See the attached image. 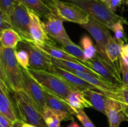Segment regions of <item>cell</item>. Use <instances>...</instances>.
Segmentation results:
<instances>
[{
  "label": "cell",
  "instance_id": "1",
  "mask_svg": "<svg viewBox=\"0 0 128 127\" xmlns=\"http://www.w3.org/2000/svg\"><path fill=\"white\" fill-rule=\"evenodd\" d=\"M83 11L109 29L118 22L128 24L124 17L111 11L100 0H61Z\"/></svg>",
  "mask_w": 128,
  "mask_h": 127
},
{
  "label": "cell",
  "instance_id": "2",
  "mask_svg": "<svg viewBox=\"0 0 128 127\" xmlns=\"http://www.w3.org/2000/svg\"><path fill=\"white\" fill-rule=\"evenodd\" d=\"M12 93L19 119L36 127H48L39 107L23 90Z\"/></svg>",
  "mask_w": 128,
  "mask_h": 127
},
{
  "label": "cell",
  "instance_id": "3",
  "mask_svg": "<svg viewBox=\"0 0 128 127\" xmlns=\"http://www.w3.org/2000/svg\"><path fill=\"white\" fill-rule=\"evenodd\" d=\"M16 49L0 46V58L6 78V84L11 93L22 90V68L15 56Z\"/></svg>",
  "mask_w": 128,
  "mask_h": 127
},
{
  "label": "cell",
  "instance_id": "4",
  "mask_svg": "<svg viewBox=\"0 0 128 127\" xmlns=\"http://www.w3.org/2000/svg\"><path fill=\"white\" fill-rule=\"evenodd\" d=\"M27 70L41 85L44 90L54 93L65 100H66L70 92L77 90L73 86L54 73L47 71L38 70L31 68H28Z\"/></svg>",
  "mask_w": 128,
  "mask_h": 127
},
{
  "label": "cell",
  "instance_id": "5",
  "mask_svg": "<svg viewBox=\"0 0 128 127\" xmlns=\"http://www.w3.org/2000/svg\"><path fill=\"white\" fill-rule=\"evenodd\" d=\"M10 27L18 32L22 41L32 42L30 34V17L29 10L18 0L14 4L9 17Z\"/></svg>",
  "mask_w": 128,
  "mask_h": 127
},
{
  "label": "cell",
  "instance_id": "6",
  "mask_svg": "<svg viewBox=\"0 0 128 127\" xmlns=\"http://www.w3.org/2000/svg\"><path fill=\"white\" fill-rule=\"evenodd\" d=\"M81 26L84 28L94 39L96 42V47L97 49L98 54L108 63L114 65L110 62L106 53V45L108 42L110 37L112 36L110 29L91 16H90L89 17L88 22L82 25Z\"/></svg>",
  "mask_w": 128,
  "mask_h": 127
},
{
  "label": "cell",
  "instance_id": "7",
  "mask_svg": "<svg viewBox=\"0 0 128 127\" xmlns=\"http://www.w3.org/2000/svg\"><path fill=\"white\" fill-rule=\"evenodd\" d=\"M16 49L24 50L28 52L30 57V67L38 70L51 72L53 64L51 58L33 43L22 41L18 44Z\"/></svg>",
  "mask_w": 128,
  "mask_h": 127
},
{
  "label": "cell",
  "instance_id": "8",
  "mask_svg": "<svg viewBox=\"0 0 128 127\" xmlns=\"http://www.w3.org/2000/svg\"><path fill=\"white\" fill-rule=\"evenodd\" d=\"M52 11L44 19L43 22L45 31L50 39L61 45L71 41L63 26V21L59 16L53 7Z\"/></svg>",
  "mask_w": 128,
  "mask_h": 127
},
{
  "label": "cell",
  "instance_id": "9",
  "mask_svg": "<svg viewBox=\"0 0 128 127\" xmlns=\"http://www.w3.org/2000/svg\"><path fill=\"white\" fill-rule=\"evenodd\" d=\"M84 64L92 68L106 80L121 87L123 86L120 71L115 66L108 63L98 54L92 59L86 61Z\"/></svg>",
  "mask_w": 128,
  "mask_h": 127
},
{
  "label": "cell",
  "instance_id": "10",
  "mask_svg": "<svg viewBox=\"0 0 128 127\" xmlns=\"http://www.w3.org/2000/svg\"><path fill=\"white\" fill-rule=\"evenodd\" d=\"M51 7H53L63 21L74 22L80 25H84L89 21L88 14L74 6L70 4L61 0H53Z\"/></svg>",
  "mask_w": 128,
  "mask_h": 127
},
{
  "label": "cell",
  "instance_id": "11",
  "mask_svg": "<svg viewBox=\"0 0 128 127\" xmlns=\"http://www.w3.org/2000/svg\"><path fill=\"white\" fill-rule=\"evenodd\" d=\"M22 90L37 105L42 112L46 107L44 91L41 85L29 73L27 69L22 68Z\"/></svg>",
  "mask_w": 128,
  "mask_h": 127
},
{
  "label": "cell",
  "instance_id": "12",
  "mask_svg": "<svg viewBox=\"0 0 128 127\" xmlns=\"http://www.w3.org/2000/svg\"><path fill=\"white\" fill-rule=\"evenodd\" d=\"M44 91L46 107L57 113L62 121L73 120V115L76 111L70 106L67 101L54 93H51L45 90Z\"/></svg>",
  "mask_w": 128,
  "mask_h": 127
},
{
  "label": "cell",
  "instance_id": "13",
  "mask_svg": "<svg viewBox=\"0 0 128 127\" xmlns=\"http://www.w3.org/2000/svg\"><path fill=\"white\" fill-rule=\"evenodd\" d=\"M106 115L108 119L110 127H119L121 122L126 121L123 104L117 98H108Z\"/></svg>",
  "mask_w": 128,
  "mask_h": 127
},
{
  "label": "cell",
  "instance_id": "14",
  "mask_svg": "<svg viewBox=\"0 0 128 127\" xmlns=\"http://www.w3.org/2000/svg\"><path fill=\"white\" fill-rule=\"evenodd\" d=\"M10 92L6 83L0 80V113L14 122L19 118Z\"/></svg>",
  "mask_w": 128,
  "mask_h": 127
},
{
  "label": "cell",
  "instance_id": "15",
  "mask_svg": "<svg viewBox=\"0 0 128 127\" xmlns=\"http://www.w3.org/2000/svg\"><path fill=\"white\" fill-rule=\"evenodd\" d=\"M32 43H33L36 47H38L41 51H43L45 54L52 58L58 60H62V61H68L77 62V63H82L78 59L70 54L61 46L60 47V46H57L56 42L54 41L41 44H37L34 43V42H32Z\"/></svg>",
  "mask_w": 128,
  "mask_h": 127
},
{
  "label": "cell",
  "instance_id": "16",
  "mask_svg": "<svg viewBox=\"0 0 128 127\" xmlns=\"http://www.w3.org/2000/svg\"><path fill=\"white\" fill-rule=\"evenodd\" d=\"M28 10L30 17V34L32 39V42H31L41 44L52 41L46 34L44 23L41 21V17L33 11L29 9Z\"/></svg>",
  "mask_w": 128,
  "mask_h": 127
},
{
  "label": "cell",
  "instance_id": "17",
  "mask_svg": "<svg viewBox=\"0 0 128 127\" xmlns=\"http://www.w3.org/2000/svg\"><path fill=\"white\" fill-rule=\"evenodd\" d=\"M51 72L60 76L62 79L64 80L66 82H67L70 85L73 86L78 91H81H81L84 90L86 89H92L100 92L96 87L91 85V83H88V82L85 81L84 80L82 79L76 75L74 74V73H71L69 71L66 70L62 69L60 67L53 65V67H52Z\"/></svg>",
  "mask_w": 128,
  "mask_h": 127
},
{
  "label": "cell",
  "instance_id": "18",
  "mask_svg": "<svg viewBox=\"0 0 128 127\" xmlns=\"http://www.w3.org/2000/svg\"><path fill=\"white\" fill-rule=\"evenodd\" d=\"M123 42L117 41L111 36L106 47V53L110 62L120 70V60L121 57V51Z\"/></svg>",
  "mask_w": 128,
  "mask_h": 127
},
{
  "label": "cell",
  "instance_id": "19",
  "mask_svg": "<svg viewBox=\"0 0 128 127\" xmlns=\"http://www.w3.org/2000/svg\"><path fill=\"white\" fill-rule=\"evenodd\" d=\"M91 102L92 108L106 115V103L108 97L104 93L92 89H86L81 91Z\"/></svg>",
  "mask_w": 128,
  "mask_h": 127
},
{
  "label": "cell",
  "instance_id": "20",
  "mask_svg": "<svg viewBox=\"0 0 128 127\" xmlns=\"http://www.w3.org/2000/svg\"><path fill=\"white\" fill-rule=\"evenodd\" d=\"M22 39L12 28H7L0 32V46L4 48L16 49Z\"/></svg>",
  "mask_w": 128,
  "mask_h": 127
},
{
  "label": "cell",
  "instance_id": "21",
  "mask_svg": "<svg viewBox=\"0 0 128 127\" xmlns=\"http://www.w3.org/2000/svg\"><path fill=\"white\" fill-rule=\"evenodd\" d=\"M50 58H51V60L52 61V63L53 64V65L56 66V67H60V68H63V69L68 68V69H72L76 71L88 72V73H92V74L94 75H96L98 78L104 79L101 75H100L96 71L94 70L92 68L88 67V66L82 63H77V62H71V61H62V60L56 59H54L51 57H50Z\"/></svg>",
  "mask_w": 128,
  "mask_h": 127
},
{
  "label": "cell",
  "instance_id": "22",
  "mask_svg": "<svg viewBox=\"0 0 128 127\" xmlns=\"http://www.w3.org/2000/svg\"><path fill=\"white\" fill-rule=\"evenodd\" d=\"M66 101L75 111L78 109L83 110L85 108L92 107L91 102L81 91L74 90L70 92Z\"/></svg>",
  "mask_w": 128,
  "mask_h": 127
},
{
  "label": "cell",
  "instance_id": "23",
  "mask_svg": "<svg viewBox=\"0 0 128 127\" xmlns=\"http://www.w3.org/2000/svg\"><path fill=\"white\" fill-rule=\"evenodd\" d=\"M28 9L37 14L40 17L45 18L52 12V9L42 0H18Z\"/></svg>",
  "mask_w": 128,
  "mask_h": 127
},
{
  "label": "cell",
  "instance_id": "24",
  "mask_svg": "<svg viewBox=\"0 0 128 127\" xmlns=\"http://www.w3.org/2000/svg\"><path fill=\"white\" fill-rule=\"evenodd\" d=\"M80 43L83 51L85 62L92 59L96 56L98 53L96 46L93 44L92 40L88 36L84 35L82 36L80 41Z\"/></svg>",
  "mask_w": 128,
  "mask_h": 127
},
{
  "label": "cell",
  "instance_id": "25",
  "mask_svg": "<svg viewBox=\"0 0 128 127\" xmlns=\"http://www.w3.org/2000/svg\"><path fill=\"white\" fill-rule=\"evenodd\" d=\"M41 114L48 127H61L62 120L60 116L52 110L46 107L41 112Z\"/></svg>",
  "mask_w": 128,
  "mask_h": 127
},
{
  "label": "cell",
  "instance_id": "26",
  "mask_svg": "<svg viewBox=\"0 0 128 127\" xmlns=\"http://www.w3.org/2000/svg\"><path fill=\"white\" fill-rule=\"evenodd\" d=\"M61 46L70 54L78 59L82 63H84L85 58L82 47L74 43L72 41L61 45Z\"/></svg>",
  "mask_w": 128,
  "mask_h": 127
},
{
  "label": "cell",
  "instance_id": "27",
  "mask_svg": "<svg viewBox=\"0 0 128 127\" xmlns=\"http://www.w3.org/2000/svg\"><path fill=\"white\" fill-rule=\"evenodd\" d=\"M124 23L121 21L116 22L111 27L110 30H111L114 32V37L117 41L125 43L128 41V37L124 29Z\"/></svg>",
  "mask_w": 128,
  "mask_h": 127
},
{
  "label": "cell",
  "instance_id": "28",
  "mask_svg": "<svg viewBox=\"0 0 128 127\" xmlns=\"http://www.w3.org/2000/svg\"><path fill=\"white\" fill-rule=\"evenodd\" d=\"M15 56L18 62L22 68L28 69L30 67V57L26 51L22 49H16Z\"/></svg>",
  "mask_w": 128,
  "mask_h": 127
},
{
  "label": "cell",
  "instance_id": "29",
  "mask_svg": "<svg viewBox=\"0 0 128 127\" xmlns=\"http://www.w3.org/2000/svg\"><path fill=\"white\" fill-rule=\"evenodd\" d=\"M16 1V0H0V9L3 13L9 26V17Z\"/></svg>",
  "mask_w": 128,
  "mask_h": 127
},
{
  "label": "cell",
  "instance_id": "30",
  "mask_svg": "<svg viewBox=\"0 0 128 127\" xmlns=\"http://www.w3.org/2000/svg\"><path fill=\"white\" fill-rule=\"evenodd\" d=\"M74 115L80 120L84 127H96L82 109H78Z\"/></svg>",
  "mask_w": 128,
  "mask_h": 127
},
{
  "label": "cell",
  "instance_id": "31",
  "mask_svg": "<svg viewBox=\"0 0 128 127\" xmlns=\"http://www.w3.org/2000/svg\"><path fill=\"white\" fill-rule=\"evenodd\" d=\"M120 71L122 75V80L123 86H128V65L123 61L122 57L120 60Z\"/></svg>",
  "mask_w": 128,
  "mask_h": 127
},
{
  "label": "cell",
  "instance_id": "32",
  "mask_svg": "<svg viewBox=\"0 0 128 127\" xmlns=\"http://www.w3.org/2000/svg\"><path fill=\"white\" fill-rule=\"evenodd\" d=\"M117 99H118L121 103L125 105H128V86H122L118 90Z\"/></svg>",
  "mask_w": 128,
  "mask_h": 127
},
{
  "label": "cell",
  "instance_id": "33",
  "mask_svg": "<svg viewBox=\"0 0 128 127\" xmlns=\"http://www.w3.org/2000/svg\"><path fill=\"white\" fill-rule=\"evenodd\" d=\"M100 1L103 2L108 8L114 12L117 11L118 7L121 6L122 2V0H100Z\"/></svg>",
  "mask_w": 128,
  "mask_h": 127
},
{
  "label": "cell",
  "instance_id": "34",
  "mask_svg": "<svg viewBox=\"0 0 128 127\" xmlns=\"http://www.w3.org/2000/svg\"><path fill=\"white\" fill-rule=\"evenodd\" d=\"M13 122L3 114L0 113V125L2 127H12Z\"/></svg>",
  "mask_w": 128,
  "mask_h": 127
},
{
  "label": "cell",
  "instance_id": "35",
  "mask_svg": "<svg viewBox=\"0 0 128 127\" xmlns=\"http://www.w3.org/2000/svg\"><path fill=\"white\" fill-rule=\"evenodd\" d=\"M7 28H11V27L6 22L4 16L2 11H1V9H0V32L2 30Z\"/></svg>",
  "mask_w": 128,
  "mask_h": 127
},
{
  "label": "cell",
  "instance_id": "36",
  "mask_svg": "<svg viewBox=\"0 0 128 127\" xmlns=\"http://www.w3.org/2000/svg\"><path fill=\"white\" fill-rule=\"evenodd\" d=\"M0 80L2 81V82H4L5 83H6V78H5L4 73L3 69H2V63H1V58H0Z\"/></svg>",
  "mask_w": 128,
  "mask_h": 127
},
{
  "label": "cell",
  "instance_id": "37",
  "mask_svg": "<svg viewBox=\"0 0 128 127\" xmlns=\"http://www.w3.org/2000/svg\"><path fill=\"white\" fill-rule=\"evenodd\" d=\"M24 123V122H22L20 119H18L13 122L12 127H22V125Z\"/></svg>",
  "mask_w": 128,
  "mask_h": 127
},
{
  "label": "cell",
  "instance_id": "38",
  "mask_svg": "<svg viewBox=\"0 0 128 127\" xmlns=\"http://www.w3.org/2000/svg\"><path fill=\"white\" fill-rule=\"evenodd\" d=\"M121 54L125 55L128 56V44H124L122 47V51H121Z\"/></svg>",
  "mask_w": 128,
  "mask_h": 127
},
{
  "label": "cell",
  "instance_id": "39",
  "mask_svg": "<svg viewBox=\"0 0 128 127\" xmlns=\"http://www.w3.org/2000/svg\"><path fill=\"white\" fill-rule=\"evenodd\" d=\"M68 127H81L78 124L77 122H75L74 120H72V122L71 123V124L69 125L68 126Z\"/></svg>",
  "mask_w": 128,
  "mask_h": 127
},
{
  "label": "cell",
  "instance_id": "40",
  "mask_svg": "<svg viewBox=\"0 0 128 127\" xmlns=\"http://www.w3.org/2000/svg\"><path fill=\"white\" fill-rule=\"evenodd\" d=\"M123 107H124V112L125 116H126V121L128 122V105H123Z\"/></svg>",
  "mask_w": 128,
  "mask_h": 127
},
{
  "label": "cell",
  "instance_id": "41",
  "mask_svg": "<svg viewBox=\"0 0 128 127\" xmlns=\"http://www.w3.org/2000/svg\"><path fill=\"white\" fill-rule=\"evenodd\" d=\"M43 2H44L47 5L50 6L51 7L52 4V2H53V0H42Z\"/></svg>",
  "mask_w": 128,
  "mask_h": 127
},
{
  "label": "cell",
  "instance_id": "42",
  "mask_svg": "<svg viewBox=\"0 0 128 127\" xmlns=\"http://www.w3.org/2000/svg\"><path fill=\"white\" fill-rule=\"evenodd\" d=\"M121 57H122V59H123V61L126 62V64L128 65V56H126L123 54H121Z\"/></svg>",
  "mask_w": 128,
  "mask_h": 127
},
{
  "label": "cell",
  "instance_id": "43",
  "mask_svg": "<svg viewBox=\"0 0 128 127\" xmlns=\"http://www.w3.org/2000/svg\"><path fill=\"white\" fill-rule=\"evenodd\" d=\"M22 127H35V126H33V125H31L28 124V123H24L23 125H22Z\"/></svg>",
  "mask_w": 128,
  "mask_h": 127
},
{
  "label": "cell",
  "instance_id": "44",
  "mask_svg": "<svg viewBox=\"0 0 128 127\" xmlns=\"http://www.w3.org/2000/svg\"><path fill=\"white\" fill-rule=\"evenodd\" d=\"M125 3L128 6V0H126V1H125Z\"/></svg>",
  "mask_w": 128,
  "mask_h": 127
}]
</instances>
